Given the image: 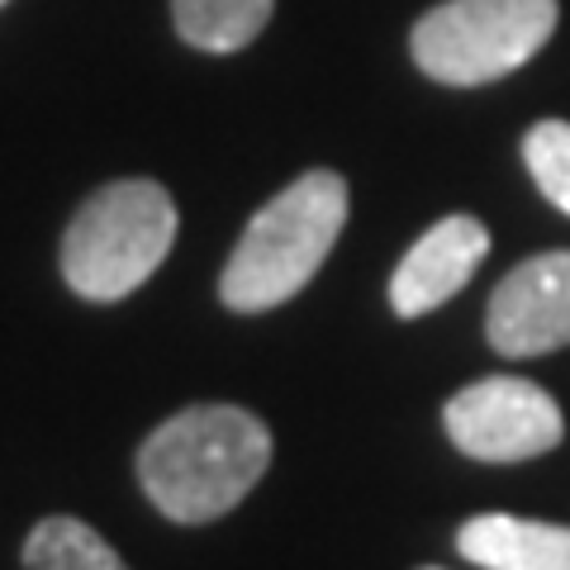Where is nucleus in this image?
<instances>
[{"label": "nucleus", "instance_id": "nucleus-1", "mask_svg": "<svg viewBox=\"0 0 570 570\" xmlns=\"http://www.w3.org/2000/svg\"><path fill=\"white\" fill-rule=\"evenodd\" d=\"M272 466V433L238 404H195L138 448V485L171 523H214Z\"/></svg>", "mask_w": 570, "mask_h": 570}, {"label": "nucleus", "instance_id": "nucleus-2", "mask_svg": "<svg viewBox=\"0 0 570 570\" xmlns=\"http://www.w3.org/2000/svg\"><path fill=\"white\" fill-rule=\"evenodd\" d=\"M347 224V181L337 171H305L266 200L228 257L219 299L234 314H262L295 299L328 262Z\"/></svg>", "mask_w": 570, "mask_h": 570}, {"label": "nucleus", "instance_id": "nucleus-3", "mask_svg": "<svg viewBox=\"0 0 570 570\" xmlns=\"http://www.w3.org/2000/svg\"><path fill=\"white\" fill-rule=\"evenodd\" d=\"M176 224L181 219L167 186L142 176L100 186L62 234V281L81 299L115 305L167 262Z\"/></svg>", "mask_w": 570, "mask_h": 570}, {"label": "nucleus", "instance_id": "nucleus-4", "mask_svg": "<svg viewBox=\"0 0 570 570\" xmlns=\"http://www.w3.org/2000/svg\"><path fill=\"white\" fill-rule=\"evenodd\" d=\"M557 33V0H448L414 24V62L442 86H485L519 71Z\"/></svg>", "mask_w": 570, "mask_h": 570}, {"label": "nucleus", "instance_id": "nucleus-5", "mask_svg": "<svg viewBox=\"0 0 570 570\" xmlns=\"http://www.w3.org/2000/svg\"><path fill=\"white\" fill-rule=\"evenodd\" d=\"M442 423L461 452L490 466L542 456L566 433L557 400L523 376H490L456 390L442 409Z\"/></svg>", "mask_w": 570, "mask_h": 570}, {"label": "nucleus", "instance_id": "nucleus-6", "mask_svg": "<svg viewBox=\"0 0 570 570\" xmlns=\"http://www.w3.org/2000/svg\"><path fill=\"white\" fill-rule=\"evenodd\" d=\"M485 337L499 356H547L570 343V253H538L494 285Z\"/></svg>", "mask_w": 570, "mask_h": 570}, {"label": "nucleus", "instance_id": "nucleus-7", "mask_svg": "<svg viewBox=\"0 0 570 570\" xmlns=\"http://www.w3.org/2000/svg\"><path fill=\"white\" fill-rule=\"evenodd\" d=\"M490 253V228L471 214L438 219L428 234L409 247L404 262L390 276V309L400 318L433 314L475 276V266Z\"/></svg>", "mask_w": 570, "mask_h": 570}, {"label": "nucleus", "instance_id": "nucleus-8", "mask_svg": "<svg viewBox=\"0 0 570 570\" xmlns=\"http://www.w3.org/2000/svg\"><path fill=\"white\" fill-rule=\"evenodd\" d=\"M456 551L480 570H570V528L513 513H475L461 523Z\"/></svg>", "mask_w": 570, "mask_h": 570}, {"label": "nucleus", "instance_id": "nucleus-9", "mask_svg": "<svg viewBox=\"0 0 570 570\" xmlns=\"http://www.w3.org/2000/svg\"><path fill=\"white\" fill-rule=\"evenodd\" d=\"M276 0H171L176 33L200 52H238L272 20Z\"/></svg>", "mask_w": 570, "mask_h": 570}, {"label": "nucleus", "instance_id": "nucleus-10", "mask_svg": "<svg viewBox=\"0 0 570 570\" xmlns=\"http://www.w3.org/2000/svg\"><path fill=\"white\" fill-rule=\"evenodd\" d=\"M24 570H129L91 523L52 513L24 538Z\"/></svg>", "mask_w": 570, "mask_h": 570}, {"label": "nucleus", "instance_id": "nucleus-11", "mask_svg": "<svg viewBox=\"0 0 570 570\" xmlns=\"http://www.w3.org/2000/svg\"><path fill=\"white\" fill-rule=\"evenodd\" d=\"M523 163L547 200L561 214H570V124L566 119L532 124L523 138Z\"/></svg>", "mask_w": 570, "mask_h": 570}, {"label": "nucleus", "instance_id": "nucleus-12", "mask_svg": "<svg viewBox=\"0 0 570 570\" xmlns=\"http://www.w3.org/2000/svg\"><path fill=\"white\" fill-rule=\"evenodd\" d=\"M428 570H438V566H428Z\"/></svg>", "mask_w": 570, "mask_h": 570}, {"label": "nucleus", "instance_id": "nucleus-13", "mask_svg": "<svg viewBox=\"0 0 570 570\" xmlns=\"http://www.w3.org/2000/svg\"><path fill=\"white\" fill-rule=\"evenodd\" d=\"M0 6H6V0H0Z\"/></svg>", "mask_w": 570, "mask_h": 570}]
</instances>
